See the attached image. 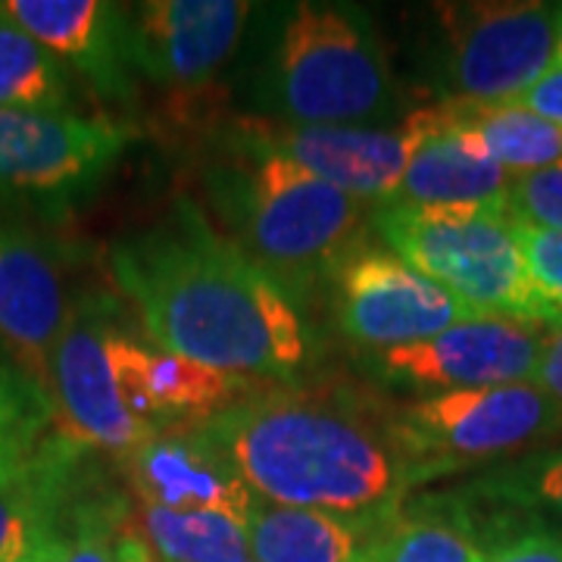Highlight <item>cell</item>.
Instances as JSON below:
<instances>
[{"instance_id": "obj_1", "label": "cell", "mask_w": 562, "mask_h": 562, "mask_svg": "<svg viewBox=\"0 0 562 562\" xmlns=\"http://www.w3.org/2000/svg\"><path fill=\"white\" fill-rule=\"evenodd\" d=\"M110 276L160 350L244 379H288L306 360L297 306L188 198L113 244Z\"/></svg>"}, {"instance_id": "obj_2", "label": "cell", "mask_w": 562, "mask_h": 562, "mask_svg": "<svg viewBox=\"0 0 562 562\" xmlns=\"http://www.w3.org/2000/svg\"><path fill=\"white\" fill-rule=\"evenodd\" d=\"M198 425L260 501L338 516L366 538L409 491L391 428L319 394L254 391Z\"/></svg>"}, {"instance_id": "obj_3", "label": "cell", "mask_w": 562, "mask_h": 562, "mask_svg": "<svg viewBox=\"0 0 562 562\" xmlns=\"http://www.w3.org/2000/svg\"><path fill=\"white\" fill-rule=\"evenodd\" d=\"M225 157L206 169V194L235 244L291 297H306L362 244V203L266 150L244 122L222 135Z\"/></svg>"}, {"instance_id": "obj_4", "label": "cell", "mask_w": 562, "mask_h": 562, "mask_svg": "<svg viewBox=\"0 0 562 562\" xmlns=\"http://www.w3.org/2000/svg\"><path fill=\"white\" fill-rule=\"evenodd\" d=\"M384 244L475 316L550 325L525 269L516 222L497 206H375Z\"/></svg>"}, {"instance_id": "obj_5", "label": "cell", "mask_w": 562, "mask_h": 562, "mask_svg": "<svg viewBox=\"0 0 562 562\" xmlns=\"http://www.w3.org/2000/svg\"><path fill=\"white\" fill-rule=\"evenodd\" d=\"M272 88L297 125H372L401 110L382 41L369 20L335 3H297L281 29Z\"/></svg>"}, {"instance_id": "obj_6", "label": "cell", "mask_w": 562, "mask_h": 562, "mask_svg": "<svg viewBox=\"0 0 562 562\" xmlns=\"http://www.w3.org/2000/svg\"><path fill=\"white\" fill-rule=\"evenodd\" d=\"M387 428L416 487L560 431L562 406L538 384L447 391L401 409Z\"/></svg>"}, {"instance_id": "obj_7", "label": "cell", "mask_w": 562, "mask_h": 562, "mask_svg": "<svg viewBox=\"0 0 562 562\" xmlns=\"http://www.w3.org/2000/svg\"><path fill=\"white\" fill-rule=\"evenodd\" d=\"M438 16L443 101H516L557 63L562 3H441Z\"/></svg>"}, {"instance_id": "obj_8", "label": "cell", "mask_w": 562, "mask_h": 562, "mask_svg": "<svg viewBox=\"0 0 562 562\" xmlns=\"http://www.w3.org/2000/svg\"><path fill=\"white\" fill-rule=\"evenodd\" d=\"M122 328L120 303L110 294H81L50 357L47 397L66 438L128 457L157 431L135 419L122 397L116 366Z\"/></svg>"}, {"instance_id": "obj_9", "label": "cell", "mask_w": 562, "mask_h": 562, "mask_svg": "<svg viewBox=\"0 0 562 562\" xmlns=\"http://www.w3.org/2000/svg\"><path fill=\"white\" fill-rule=\"evenodd\" d=\"M250 3L241 0H147L128 10L132 66L169 94V116L198 125L220 88Z\"/></svg>"}, {"instance_id": "obj_10", "label": "cell", "mask_w": 562, "mask_h": 562, "mask_svg": "<svg viewBox=\"0 0 562 562\" xmlns=\"http://www.w3.org/2000/svg\"><path fill=\"white\" fill-rule=\"evenodd\" d=\"M135 135L103 116L0 110V203H76L110 176Z\"/></svg>"}, {"instance_id": "obj_11", "label": "cell", "mask_w": 562, "mask_h": 562, "mask_svg": "<svg viewBox=\"0 0 562 562\" xmlns=\"http://www.w3.org/2000/svg\"><path fill=\"white\" fill-rule=\"evenodd\" d=\"M331 306L338 328L362 347H409L475 319L441 284L422 276L397 254L360 244L331 276Z\"/></svg>"}, {"instance_id": "obj_12", "label": "cell", "mask_w": 562, "mask_h": 562, "mask_svg": "<svg viewBox=\"0 0 562 562\" xmlns=\"http://www.w3.org/2000/svg\"><path fill=\"white\" fill-rule=\"evenodd\" d=\"M541 341L531 325L475 316L447 328L431 341L379 350L372 369L384 382L438 394L535 384Z\"/></svg>"}, {"instance_id": "obj_13", "label": "cell", "mask_w": 562, "mask_h": 562, "mask_svg": "<svg viewBox=\"0 0 562 562\" xmlns=\"http://www.w3.org/2000/svg\"><path fill=\"white\" fill-rule=\"evenodd\" d=\"M244 128L266 150L372 206L394 201L416 144L406 120L401 128L244 120Z\"/></svg>"}, {"instance_id": "obj_14", "label": "cell", "mask_w": 562, "mask_h": 562, "mask_svg": "<svg viewBox=\"0 0 562 562\" xmlns=\"http://www.w3.org/2000/svg\"><path fill=\"white\" fill-rule=\"evenodd\" d=\"M140 503L179 513H220L247 528L260 497L201 425L166 428L125 457Z\"/></svg>"}, {"instance_id": "obj_15", "label": "cell", "mask_w": 562, "mask_h": 562, "mask_svg": "<svg viewBox=\"0 0 562 562\" xmlns=\"http://www.w3.org/2000/svg\"><path fill=\"white\" fill-rule=\"evenodd\" d=\"M72 306L60 254L22 228L0 225V341L44 391Z\"/></svg>"}, {"instance_id": "obj_16", "label": "cell", "mask_w": 562, "mask_h": 562, "mask_svg": "<svg viewBox=\"0 0 562 562\" xmlns=\"http://www.w3.org/2000/svg\"><path fill=\"white\" fill-rule=\"evenodd\" d=\"M416 144L406 162L397 206H497L506 210L509 172L494 160L469 128H462L447 103L409 113Z\"/></svg>"}, {"instance_id": "obj_17", "label": "cell", "mask_w": 562, "mask_h": 562, "mask_svg": "<svg viewBox=\"0 0 562 562\" xmlns=\"http://www.w3.org/2000/svg\"><path fill=\"white\" fill-rule=\"evenodd\" d=\"M0 7L57 60L72 63L103 98L132 101L128 7L103 0H7Z\"/></svg>"}, {"instance_id": "obj_18", "label": "cell", "mask_w": 562, "mask_h": 562, "mask_svg": "<svg viewBox=\"0 0 562 562\" xmlns=\"http://www.w3.org/2000/svg\"><path fill=\"white\" fill-rule=\"evenodd\" d=\"M81 447L50 431L29 453L0 462V562H22L60 535V519L79 491Z\"/></svg>"}, {"instance_id": "obj_19", "label": "cell", "mask_w": 562, "mask_h": 562, "mask_svg": "<svg viewBox=\"0 0 562 562\" xmlns=\"http://www.w3.org/2000/svg\"><path fill=\"white\" fill-rule=\"evenodd\" d=\"M357 562H482L472 509L450 497L401 506L360 547Z\"/></svg>"}, {"instance_id": "obj_20", "label": "cell", "mask_w": 562, "mask_h": 562, "mask_svg": "<svg viewBox=\"0 0 562 562\" xmlns=\"http://www.w3.org/2000/svg\"><path fill=\"white\" fill-rule=\"evenodd\" d=\"M362 541L360 528L338 516L266 501L247 522L254 562H357Z\"/></svg>"}, {"instance_id": "obj_21", "label": "cell", "mask_w": 562, "mask_h": 562, "mask_svg": "<svg viewBox=\"0 0 562 562\" xmlns=\"http://www.w3.org/2000/svg\"><path fill=\"white\" fill-rule=\"evenodd\" d=\"M453 120L482 140L484 150L501 162L509 176L535 172L562 160V128L543 122L522 103L443 101Z\"/></svg>"}, {"instance_id": "obj_22", "label": "cell", "mask_w": 562, "mask_h": 562, "mask_svg": "<svg viewBox=\"0 0 562 562\" xmlns=\"http://www.w3.org/2000/svg\"><path fill=\"white\" fill-rule=\"evenodd\" d=\"M72 101V79L47 47L0 7V110L66 113Z\"/></svg>"}, {"instance_id": "obj_23", "label": "cell", "mask_w": 562, "mask_h": 562, "mask_svg": "<svg viewBox=\"0 0 562 562\" xmlns=\"http://www.w3.org/2000/svg\"><path fill=\"white\" fill-rule=\"evenodd\" d=\"M144 531L162 562H247V528L220 513H179L140 503Z\"/></svg>"}, {"instance_id": "obj_24", "label": "cell", "mask_w": 562, "mask_h": 562, "mask_svg": "<svg viewBox=\"0 0 562 562\" xmlns=\"http://www.w3.org/2000/svg\"><path fill=\"white\" fill-rule=\"evenodd\" d=\"M54 406L47 391L13 360L0 357V462L29 453L50 435Z\"/></svg>"}, {"instance_id": "obj_25", "label": "cell", "mask_w": 562, "mask_h": 562, "mask_svg": "<svg viewBox=\"0 0 562 562\" xmlns=\"http://www.w3.org/2000/svg\"><path fill=\"white\" fill-rule=\"evenodd\" d=\"M122 503L116 497H81L69 509V538L60 562H120Z\"/></svg>"}, {"instance_id": "obj_26", "label": "cell", "mask_w": 562, "mask_h": 562, "mask_svg": "<svg viewBox=\"0 0 562 562\" xmlns=\"http://www.w3.org/2000/svg\"><path fill=\"white\" fill-rule=\"evenodd\" d=\"M516 238L522 247L525 269L538 291V301L547 310L550 328H562V232L516 222Z\"/></svg>"}, {"instance_id": "obj_27", "label": "cell", "mask_w": 562, "mask_h": 562, "mask_svg": "<svg viewBox=\"0 0 562 562\" xmlns=\"http://www.w3.org/2000/svg\"><path fill=\"white\" fill-rule=\"evenodd\" d=\"M506 213L516 222L562 232V160L509 179Z\"/></svg>"}, {"instance_id": "obj_28", "label": "cell", "mask_w": 562, "mask_h": 562, "mask_svg": "<svg viewBox=\"0 0 562 562\" xmlns=\"http://www.w3.org/2000/svg\"><path fill=\"white\" fill-rule=\"evenodd\" d=\"M482 562H562V535L543 525H522L482 541Z\"/></svg>"}, {"instance_id": "obj_29", "label": "cell", "mask_w": 562, "mask_h": 562, "mask_svg": "<svg viewBox=\"0 0 562 562\" xmlns=\"http://www.w3.org/2000/svg\"><path fill=\"white\" fill-rule=\"evenodd\" d=\"M516 103H522L525 110H531L543 122L562 128V63H553L541 79L516 98Z\"/></svg>"}, {"instance_id": "obj_30", "label": "cell", "mask_w": 562, "mask_h": 562, "mask_svg": "<svg viewBox=\"0 0 562 562\" xmlns=\"http://www.w3.org/2000/svg\"><path fill=\"white\" fill-rule=\"evenodd\" d=\"M535 384L562 406V328H553L541 341V360H538Z\"/></svg>"}, {"instance_id": "obj_31", "label": "cell", "mask_w": 562, "mask_h": 562, "mask_svg": "<svg viewBox=\"0 0 562 562\" xmlns=\"http://www.w3.org/2000/svg\"><path fill=\"white\" fill-rule=\"evenodd\" d=\"M538 494H541L543 501L550 503L557 513H560L562 519V453L557 457H550V462L541 469V475H538Z\"/></svg>"}, {"instance_id": "obj_32", "label": "cell", "mask_w": 562, "mask_h": 562, "mask_svg": "<svg viewBox=\"0 0 562 562\" xmlns=\"http://www.w3.org/2000/svg\"><path fill=\"white\" fill-rule=\"evenodd\" d=\"M120 562H157V560H154V553L147 550V543L138 541L135 535H122Z\"/></svg>"}, {"instance_id": "obj_33", "label": "cell", "mask_w": 562, "mask_h": 562, "mask_svg": "<svg viewBox=\"0 0 562 562\" xmlns=\"http://www.w3.org/2000/svg\"><path fill=\"white\" fill-rule=\"evenodd\" d=\"M63 560V535H54L50 541H44L38 550H32L22 562H60Z\"/></svg>"}, {"instance_id": "obj_34", "label": "cell", "mask_w": 562, "mask_h": 562, "mask_svg": "<svg viewBox=\"0 0 562 562\" xmlns=\"http://www.w3.org/2000/svg\"><path fill=\"white\" fill-rule=\"evenodd\" d=\"M247 562H250V560H247Z\"/></svg>"}]
</instances>
